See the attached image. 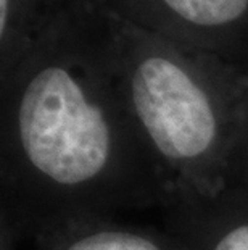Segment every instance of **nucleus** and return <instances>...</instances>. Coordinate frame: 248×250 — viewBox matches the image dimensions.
<instances>
[{"mask_svg": "<svg viewBox=\"0 0 248 250\" xmlns=\"http://www.w3.org/2000/svg\"><path fill=\"white\" fill-rule=\"evenodd\" d=\"M61 60L31 68L0 146V225L17 237L77 218L166 205V190L123 100Z\"/></svg>", "mask_w": 248, "mask_h": 250, "instance_id": "nucleus-1", "label": "nucleus"}, {"mask_svg": "<svg viewBox=\"0 0 248 250\" xmlns=\"http://www.w3.org/2000/svg\"><path fill=\"white\" fill-rule=\"evenodd\" d=\"M18 241L17 234L10 228L0 225V250H17Z\"/></svg>", "mask_w": 248, "mask_h": 250, "instance_id": "nucleus-5", "label": "nucleus"}, {"mask_svg": "<svg viewBox=\"0 0 248 250\" xmlns=\"http://www.w3.org/2000/svg\"><path fill=\"white\" fill-rule=\"evenodd\" d=\"M165 3L179 18L203 29L235 23L248 8V0H165Z\"/></svg>", "mask_w": 248, "mask_h": 250, "instance_id": "nucleus-4", "label": "nucleus"}, {"mask_svg": "<svg viewBox=\"0 0 248 250\" xmlns=\"http://www.w3.org/2000/svg\"><path fill=\"white\" fill-rule=\"evenodd\" d=\"M121 81V100L165 186L161 210L248 184V104L221 99L202 73L161 50L134 55Z\"/></svg>", "mask_w": 248, "mask_h": 250, "instance_id": "nucleus-2", "label": "nucleus"}, {"mask_svg": "<svg viewBox=\"0 0 248 250\" xmlns=\"http://www.w3.org/2000/svg\"><path fill=\"white\" fill-rule=\"evenodd\" d=\"M38 250H191L171 231H158L116 218H77L34 229L28 236Z\"/></svg>", "mask_w": 248, "mask_h": 250, "instance_id": "nucleus-3", "label": "nucleus"}, {"mask_svg": "<svg viewBox=\"0 0 248 250\" xmlns=\"http://www.w3.org/2000/svg\"><path fill=\"white\" fill-rule=\"evenodd\" d=\"M8 24V0H0V36L5 37Z\"/></svg>", "mask_w": 248, "mask_h": 250, "instance_id": "nucleus-6", "label": "nucleus"}]
</instances>
